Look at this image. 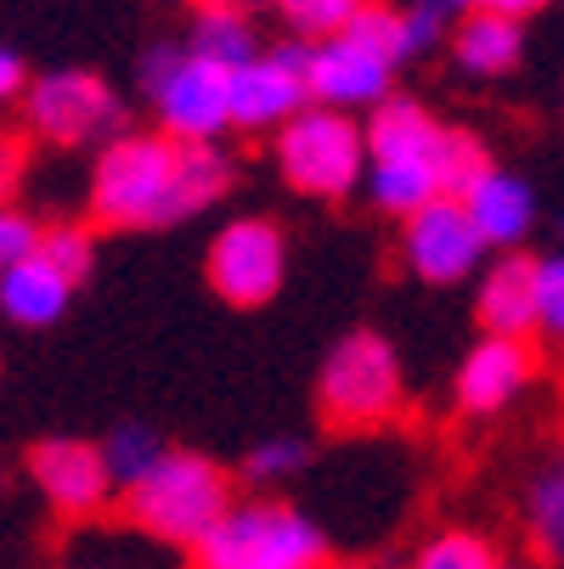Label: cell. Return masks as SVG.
<instances>
[{"instance_id": "32", "label": "cell", "mask_w": 564, "mask_h": 569, "mask_svg": "<svg viewBox=\"0 0 564 569\" xmlns=\"http://www.w3.org/2000/svg\"><path fill=\"white\" fill-rule=\"evenodd\" d=\"M18 176H23V147L12 141V136H0V203L12 198V187H18Z\"/></svg>"}, {"instance_id": "21", "label": "cell", "mask_w": 564, "mask_h": 569, "mask_svg": "<svg viewBox=\"0 0 564 569\" xmlns=\"http://www.w3.org/2000/svg\"><path fill=\"white\" fill-rule=\"evenodd\" d=\"M170 446L158 440L152 429H141V423H119L108 440H102V457H108V473H113V485H136L158 457H165Z\"/></svg>"}, {"instance_id": "22", "label": "cell", "mask_w": 564, "mask_h": 569, "mask_svg": "<svg viewBox=\"0 0 564 569\" xmlns=\"http://www.w3.org/2000/svg\"><path fill=\"white\" fill-rule=\"evenodd\" d=\"M497 552L479 541L474 530H441L435 541H424L418 552H413V563L407 569H486Z\"/></svg>"}, {"instance_id": "35", "label": "cell", "mask_w": 564, "mask_h": 569, "mask_svg": "<svg viewBox=\"0 0 564 569\" xmlns=\"http://www.w3.org/2000/svg\"><path fill=\"white\" fill-rule=\"evenodd\" d=\"M192 7H237V0H192Z\"/></svg>"}, {"instance_id": "18", "label": "cell", "mask_w": 564, "mask_h": 569, "mask_svg": "<svg viewBox=\"0 0 564 569\" xmlns=\"http://www.w3.org/2000/svg\"><path fill=\"white\" fill-rule=\"evenodd\" d=\"M457 68L463 73H479V79H497V73H514L520 68V51H525V29L520 18H503L492 7H474L463 23H457Z\"/></svg>"}, {"instance_id": "25", "label": "cell", "mask_w": 564, "mask_h": 569, "mask_svg": "<svg viewBox=\"0 0 564 569\" xmlns=\"http://www.w3.org/2000/svg\"><path fill=\"white\" fill-rule=\"evenodd\" d=\"M40 254H46L62 277L86 282V277H91V260H97V242H91L86 226H51V231L40 237Z\"/></svg>"}, {"instance_id": "4", "label": "cell", "mask_w": 564, "mask_h": 569, "mask_svg": "<svg viewBox=\"0 0 564 569\" xmlns=\"http://www.w3.org/2000/svg\"><path fill=\"white\" fill-rule=\"evenodd\" d=\"M192 558L198 569H328V541L288 502H231Z\"/></svg>"}, {"instance_id": "23", "label": "cell", "mask_w": 564, "mask_h": 569, "mask_svg": "<svg viewBox=\"0 0 564 569\" xmlns=\"http://www.w3.org/2000/svg\"><path fill=\"white\" fill-rule=\"evenodd\" d=\"M356 7H362V0H277L283 23H288L294 34H305V40L339 34V29L356 18Z\"/></svg>"}, {"instance_id": "19", "label": "cell", "mask_w": 564, "mask_h": 569, "mask_svg": "<svg viewBox=\"0 0 564 569\" xmlns=\"http://www.w3.org/2000/svg\"><path fill=\"white\" fill-rule=\"evenodd\" d=\"M525 536H531L536 558H547L553 569H564V446L531 473V491H525Z\"/></svg>"}, {"instance_id": "31", "label": "cell", "mask_w": 564, "mask_h": 569, "mask_svg": "<svg viewBox=\"0 0 564 569\" xmlns=\"http://www.w3.org/2000/svg\"><path fill=\"white\" fill-rule=\"evenodd\" d=\"M23 91H29V68H23V57H18L12 46H0V108L18 102Z\"/></svg>"}, {"instance_id": "28", "label": "cell", "mask_w": 564, "mask_h": 569, "mask_svg": "<svg viewBox=\"0 0 564 569\" xmlns=\"http://www.w3.org/2000/svg\"><path fill=\"white\" fill-rule=\"evenodd\" d=\"M479 170H486V147H479L468 130H446V152H441V176H446V192L457 198Z\"/></svg>"}, {"instance_id": "36", "label": "cell", "mask_w": 564, "mask_h": 569, "mask_svg": "<svg viewBox=\"0 0 564 569\" xmlns=\"http://www.w3.org/2000/svg\"><path fill=\"white\" fill-rule=\"evenodd\" d=\"M486 569H520V563H503V558H492V563H486Z\"/></svg>"}, {"instance_id": "30", "label": "cell", "mask_w": 564, "mask_h": 569, "mask_svg": "<svg viewBox=\"0 0 564 569\" xmlns=\"http://www.w3.org/2000/svg\"><path fill=\"white\" fill-rule=\"evenodd\" d=\"M441 23H446V18H435V12L413 7V12H407V57H424V51H435V40H441Z\"/></svg>"}, {"instance_id": "11", "label": "cell", "mask_w": 564, "mask_h": 569, "mask_svg": "<svg viewBox=\"0 0 564 569\" xmlns=\"http://www.w3.org/2000/svg\"><path fill=\"white\" fill-rule=\"evenodd\" d=\"M395 68H400L395 57H384L362 34L339 29L328 40H310L305 86H310V102H321V108H378L389 97Z\"/></svg>"}, {"instance_id": "34", "label": "cell", "mask_w": 564, "mask_h": 569, "mask_svg": "<svg viewBox=\"0 0 564 569\" xmlns=\"http://www.w3.org/2000/svg\"><path fill=\"white\" fill-rule=\"evenodd\" d=\"M418 7H424V12H435V18H468V12L479 7V0H418Z\"/></svg>"}, {"instance_id": "5", "label": "cell", "mask_w": 564, "mask_h": 569, "mask_svg": "<svg viewBox=\"0 0 564 569\" xmlns=\"http://www.w3.org/2000/svg\"><path fill=\"white\" fill-rule=\"evenodd\" d=\"M400 395H407V378H400V356L384 333L356 328L345 333L328 361H321L316 378V406L334 429H378L400 412Z\"/></svg>"}, {"instance_id": "37", "label": "cell", "mask_w": 564, "mask_h": 569, "mask_svg": "<svg viewBox=\"0 0 564 569\" xmlns=\"http://www.w3.org/2000/svg\"><path fill=\"white\" fill-rule=\"evenodd\" d=\"M328 569H373V563H328Z\"/></svg>"}, {"instance_id": "24", "label": "cell", "mask_w": 564, "mask_h": 569, "mask_svg": "<svg viewBox=\"0 0 564 569\" xmlns=\"http://www.w3.org/2000/svg\"><path fill=\"white\" fill-rule=\"evenodd\" d=\"M345 29H350V34H362L367 46H378L384 57L407 62V12H395V7H373V0H362L356 18H350Z\"/></svg>"}, {"instance_id": "3", "label": "cell", "mask_w": 564, "mask_h": 569, "mask_svg": "<svg viewBox=\"0 0 564 569\" xmlns=\"http://www.w3.org/2000/svg\"><path fill=\"white\" fill-rule=\"evenodd\" d=\"M226 508H231V479L220 473V462L198 451H165L136 485H125V519L176 547H198Z\"/></svg>"}, {"instance_id": "26", "label": "cell", "mask_w": 564, "mask_h": 569, "mask_svg": "<svg viewBox=\"0 0 564 569\" xmlns=\"http://www.w3.org/2000/svg\"><path fill=\"white\" fill-rule=\"evenodd\" d=\"M536 333L564 339V254L536 260Z\"/></svg>"}, {"instance_id": "29", "label": "cell", "mask_w": 564, "mask_h": 569, "mask_svg": "<svg viewBox=\"0 0 564 569\" xmlns=\"http://www.w3.org/2000/svg\"><path fill=\"white\" fill-rule=\"evenodd\" d=\"M40 226L23 214V209H12V203H0V271H12L18 260H29L34 249H40Z\"/></svg>"}, {"instance_id": "1", "label": "cell", "mask_w": 564, "mask_h": 569, "mask_svg": "<svg viewBox=\"0 0 564 569\" xmlns=\"http://www.w3.org/2000/svg\"><path fill=\"white\" fill-rule=\"evenodd\" d=\"M231 187V164L209 141L181 136H113L91 176V209L102 226H170L209 209Z\"/></svg>"}, {"instance_id": "8", "label": "cell", "mask_w": 564, "mask_h": 569, "mask_svg": "<svg viewBox=\"0 0 564 569\" xmlns=\"http://www.w3.org/2000/svg\"><path fill=\"white\" fill-rule=\"evenodd\" d=\"M283 277H288V237H283V226L249 214V220H231V226L215 231V242H209V288L226 305L255 310V305L277 299Z\"/></svg>"}, {"instance_id": "20", "label": "cell", "mask_w": 564, "mask_h": 569, "mask_svg": "<svg viewBox=\"0 0 564 569\" xmlns=\"http://www.w3.org/2000/svg\"><path fill=\"white\" fill-rule=\"evenodd\" d=\"M192 51L220 62V68H237L255 57V29L237 7H204L198 23H192Z\"/></svg>"}, {"instance_id": "27", "label": "cell", "mask_w": 564, "mask_h": 569, "mask_svg": "<svg viewBox=\"0 0 564 569\" xmlns=\"http://www.w3.org/2000/svg\"><path fill=\"white\" fill-rule=\"evenodd\" d=\"M299 468H305V446H299V440H288V435L260 440V446L244 457V473H249V479H260V485L288 479V473H299Z\"/></svg>"}, {"instance_id": "15", "label": "cell", "mask_w": 564, "mask_h": 569, "mask_svg": "<svg viewBox=\"0 0 564 569\" xmlns=\"http://www.w3.org/2000/svg\"><path fill=\"white\" fill-rule=\"evenodd\" d=\"M457 198H463L474 231L486 237V249H503L508 254V249H520V242L531 237V226H536V192L520 176L497 170V164H486Z\"/></svg>"}, {"instance_id": "14", "label": "cell", "mask_w": 564, "mask_h": 569, "mask_svg": "<svg viewBox=\"0 0 564 569\" xmlns=\"http://www.w3.org/2000/svg\"><path fill=\"white\" fill-rule=\"evenodd\" d=\"M536 378V356L525 339H503V333H486L457 367V406L474 418L486 412H503L525 395V383Z\"/></svg>"}, {"instance_id": "16", "label": "cell", "mask_w": 564, "mask_h": 569, "mask_svg": "<svg viewBox=\"0 0 564 569\" xmlns=\"http://www.w3.org/2000/svg\"><path fill=\"white\" fill-rule=\"evenodd\" d=\"M479 328L503 333V339H531L536 333V260L525 254H497L486 271H479Z\"/></svg>"}, {"instance_id": "6", "label": "cell", "mask_w": 564, "mask_h": 569, "mask_svg": "<svg viewBox=\"0 0 564 569\" xmlns=\"http://www.w3.org/2000/svg\"><path fill=\"white\" fill-rule=\"evenodd\" d=\"M277 164L310 198H350L367 176V130L345 108H299L277 130Z\"/></svg>"}, {"instance_id": "10", "label": "cell", "mask_w": 564, "mask_h": 569, "mask_svg": "<svg viewBox=\"0 0 564 569\" xmlns=\"http://www.w3.org/2000/svg\"><path fill=\"white\" fill-rule=\"evenodd\" d=\"M479 260H486V237L474 231L463 198H435L400 220V266L418 282L452 288V282L474 277Z\"/></svg>"}, {"instance_id": "13", "label": "cell", "mask_w": 564, "mask_h": 569, "mask_svg": "<svg viewBox=\"0 0 564 569\" xmlns=\"http://www.w3.org/2000/svg\"><path fill=\"white\" fill-rule=\"evenodd\" d=\"M29 479H34V491H40L57 513H68V519H86V513H97V508L113 497V473H108L102 446L68 440V435L40 440V446L29 451Z\"/></svg>"}, {"instance_id": "7", "label": "cell", "mask_w": 564, "mask_h": 569, "mask_svg": "<svg viewBox=\"0 0 564 569\" xmlns=\"http://www.w3.org/2000/svg\"><path fill=\"white\" fill-rule=\"evenodd\" d=\"M141 79L152 91V108L170 136L181 141H215L231 130V68L198 57L192 46H158L141 62Z\"/></svg>"}, {"instance_id": "33", "label": "cell", "mask_w": 564, "mask_h": 569, "mask_svg": "<svg viewBox=\"0 0 564 569\" xmlns=\"http://www.w3.org/2000/svg\"><path fill=\"white\" fill-rule=\"evenodd\" d=\"M479 7H492V12H503V18H531V12H542L547 7V0H479Z\"/></svg>"}, {"instance_id": "17", "label": "cell", "mask_w": 564, "mask_h": 569, "mask_svg": "<svg viewBox=\"0 0 564 569\" xmlns=\"http://www.w3.org/2000/svg\"><path fill=\"white\" fill-rule=\"evenodd\" d=\"M73 277H62L40 249L29 260H18L12 271H0V316L18 321V328H51L73 299Z\"/></svg>"}, {"instance_id": "2", "label": "cell", "mask_w": 564, "mask_h": 569, "mask_svg": "<svg viewBox=\"0 0 564 569\" xmlns=\"http://www.w3.org/2000/svg\"><path fill=\"white\" fill-rule=\"evenodd\" d=\"M446 130L407 97H384L367 119V187L373 203L395 220H407L413 209L452 198L441 176Z\"/></svg>"}, {"instance_id": "9", "label": "cell", "mask_w": 564, "mask_h": 569, "mask_svg": "<svg viewBox=\"0 0 564 569\" xmlns=\"http://www.w3.org/2000/svg\"><path fill=\"white\" fill-rule=\"evenodd\" d=\"M23 113H29L34 136L79 147V141H97V136H108L119 124V97L91 68H57V73L29 79Z\"/></svg>"}, {"instance_id": "12", "label": "cell", "mask_w": 564, "mask_h": 569, "mask_svg": "<svg viewBox=\"0 0 564 569\" xmlns=\"http://www.w3.org/2000/svg\"><path fill=\"white\" fill-rule=\"evenodd\" d=\"M305 51L310 46H283V51H255L249 62L231 68V124L237 130H283L305 102Z\"/></svg>"}]
</instances>
